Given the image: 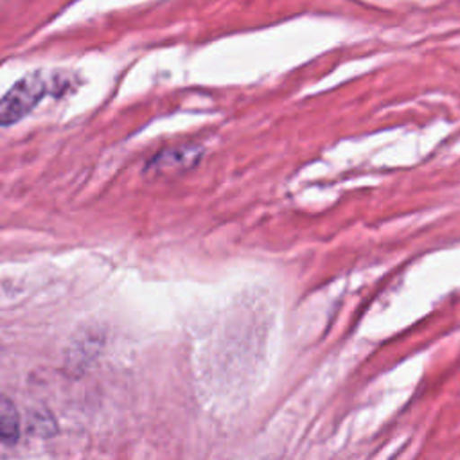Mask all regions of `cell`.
I'll return each mask as SVG.
<instances>
[{
    "instance_id": "6da1fadb",
    "label": "cell",
    "mask_w": 460,
    "mask_h": 460,
    "mask_svg": "<svg viewBox=\"0 0 460 460\" xmlns=\"http://www.w3.org/2000/svg\"><path fill=\"white\" fill-rule=\"evenodd\" d=\"M45 84L38 75H29L18 81L0 99V126H9L25 117L41 99Z\"/></svg>"
},
{
    "instance_id": "7a4b0ae2",
    "label": "cell",
    "mask_w": 460,
    "mask_h": 460,
    "mask_svg": "<svg viewBox=\"0 0 460 460\" xmlns=\"http://www.w3.org/2000/svg\"><path fill=\"white\" fill-rule=\"evenodd\" d=\"M18 437V411L14 404L0 394V440L11 442Z\"/></svg>"
}]
</instances>
